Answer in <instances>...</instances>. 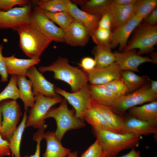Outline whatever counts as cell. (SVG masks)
Here are the masks:
<instances>
[{
  "instance_id": "obj_1",
  "label": "cell",
  "mask_w": 157,
  "mask_h": 157,
  "mask_svg": "<svg viewBox=\"0 0 157 157\" xmlns=\"http://www.w3.org/2000/svg\"><path fill=\"white\" fill-rule=\"evenodd\" d=\"M38 70L41 73L53 72L54 78L68 84L73 92L80 90L88 82L87 72L71 65L68 59L64 57H58L50 65L40 66Z\"/></svg>"
},
{
  "instance_id": "obj_2",
  "label": "cell",
  "mask_w": 157,
  "mask_h": 157,
  "mask_svg": "<svg viewBox=\"0 0 157 157\" xmlns=\"http://www.w3.org/2000/svg\"><path fill=\"white\" fill-rule=\"evenodd\" d=\"M94 134L104 150L106 157H115L121 151L137 146L140 136L92 129Z\"/></svg>"
},
{
  "instance_id": "obj_3",
  "label": "cell",
  "mask_w": 157,
  "mask_h": 157,
  "mask_svg": "<svg viewBox=\"0 0 157 157\" xmlns=\"http://www.w3.org/2000/svg\"><path fill=\"white\" fill-rule=\"evenodd\" d=\"M16 31L19 36L20 48L30 58H40L52 42L30 22L21 25Z\"/></svg>"
},
{
  "instance_id": "obj_4",
  "label": "cell",
  "mask_w": 157,
  "mask_h": 157,
  "mask_svg": "<svg viewBox=\"0 0 157 157\" xmlns=\"http://www.w3.org/2000/svg\"><path fill=\"white\" fill-rule=\"evenodd\" d=\"M53 118L55 120L57 128L55 135L60 142L67 131L82 128L85 126L83 120L78 118L75 111L69 109L67 101L63 99L58 107H51L47 112L45 119Z\"/></svg>"
},
{
  "instance_id": "obj_5",
  "label": "cell",
  "mask_w": 157,
  "mask_h": 157,
  "mask_svg": "<svg viewBox=\"0 0 157 157\" xmlns=\"http://www.w3.org/2000/svg\"><path fill=\"white\" fill-rule=\"evenodd\" d=\"M141 23L135 28L123 51L138 49L137 53L141 55L151 53L155 49L154 46L157 43V25L152 26L145 23Z\"/></svg>"
},
{
  "instance_id": "obj_6",
  "label": "cell",
  "mask_w": 157,
  "mask_h": 157,
  "mask_svg": "<svg viewBox=\"0 0 157 157\" xmlns=\"http://www.w3.org/2000/svg\"><path fill=\"white\" fill-rule=\"evenodd\" d=\"M35 97V102L29 111L26 128L32 127L38 129H45L47 126L45 119L47 112L52 106L61 103L63 99L60 96L50 97L38 95Z\"/></svg>"
},
{
  "instance_id": "obj_7",
  "label": "cell",
  "mask_w": 157,
  "mask_h": 157,
  "mask_svg": "<svg viewBox=\"0 0 157 157\" xmlns=\"http://www.w3.org/2000/svg\"><path fill=\"white\" fill-rule=\"evenodd\" d=\"M157 98V94L151 91L149 85L146 84L131 94L119 97L110 107L115 113L123 117L126 111L130 108L147 102L155 101Z\"/></svg>"
},
{
  "instance_id": "obj_8",
  "label": "cell",
  "mask_w": 157,
  "mask_h": 157,
  "mask_svg": "<svg viewBox=\"0 0 157 157\" xmlns=\"http://www.w3.org/2000/svg\"><path fill=\"white\" fill-rule=\"evenodd\" d=\"M0 110L3 117L2 137L8 141L22 115L20 107L17 100L6 99L0 102Z\"/></svg>"
},
{
  "instance_id": "obj_9",
  "label": "cell",
  "mask_w": 157,
  "mask_h": 157,
  "mask_svg": "<svg viewBox=\"0 0 157 157\" xmlns=\"http://www.w3.org/2000/svg\"><path fill=\"white\" fill-rule=\"evenodd\" d=\"M30 23L52 41L64 42L65 31L56 26L37 6L32 8Z\"/></svg>"
},
{
  "instance_id": "obj_10",
  "label": "cell",
  "mask_w": 157,
  "mask_h": 157,
  "mask_svg": "<svg viewBox=\"0 0 157 157\" xmlns=\"http://www.w3.org/2000/svg\"><path fill=\"white\" fill-rule=\"evenodd\" d=\"M55 90L57 94L64 97L73 107L76 117L83 120L85 113L91 107L92 98L88 84L74 92H69L58 87H55Z\"/></svg>"
},
{
  "instance_id": "obj_11",
  "label": "cell",
  "mask_w": 157,
  "mask_h": 157,
  "mask_svg": "<svg viewBox=\"0 0 157 157\" xmlns=\"http://www.w3.org/2000/svg\"><path fill=\"white\" fill-rule=\"evenodd\" d=\"M32 8L29 3L6 11L0 10V30L10 29L16 31L21 25L30 22Z\"/></svg>"
},
{
  "instance_id": "obj_12",
  "label": "cell",
  "mask_w": 157,
  "mask_h": 157,
  "mask_svg": "<svg viewBox=\"0 0 157 157\" xmlns=\"http://www.w3.org/2000/svg\"><path fill=\"white\" fill-rule=\"evenodd\" d=\"M26 76L28 77L32 85V91L34 96L42 95L50 97H58L55 90V85L47 80L35 66H33L27 70Z\"/></svg>"
},
{
  "instance_id": "obj_13",
  "label": "cell",
  "mask_w": 157,
  "mask_h": 157,
  "mask_svg": "<svg viewBox=\"0 0 157 157\" xmlns=\"http://www.w3.org/2000/svg\"><path fill=\"white\" fill-rule=\"evenodd\" d=\"M143 20L135 15L124 25L114 29L112 31L110 41L112 49L115 48L119 45V51H123L131 34Z\"/></svg>"
},
{
  "instance_id": "obj_14",
  "label": "cell",
  "mask_w": 157,
  "mask_h": 157,
  "mask_svg": "<svg viewBox=\"0 0 157 157\" xmlns=\"http://www.w3.org/2000/svg\"><path fill=\"white\" fill-rule=\"evenodd\" d=\"M115 62L122 71L139 72L138 67L141 64L146 62L154 63L148 56H142L139 55L135 49L122 52L113 53Z\"/></svg>"
},
{
  "instance_id": "obj_15",
  "label": "cell",
  "mask_w": 157,
  "mask_h": 157,
  "mask_svg": "<svg viewBox=\"0 0 157 157\" xmlns=\"http://www.w3.org/2000/svg\"><path fill=\"white\" fill-rule=\"evenodd\" d=\"M122 72L115 62L103 68L95 67L87 72L90 85H103L121 77Z\"/></svg>"
},
{
  "instance_id": "obj_16",
  "label": "cell",
  "mask_w": 157,
  "mask_h": 157,
  "mask_svg": "<svg viewBox=\"0 0 157 157\" xmlns=\"http://www.w3.org/2000/svg\"><path fill=\"white\" fill-rule=\"evenodd\" d=\"M157 125L149 122L141 120L129 114L123 117V122L121 133H132L142 135H157Z\"/></svg>"
},
{
  "instance_id": "obj_17",
  "label": "cell",
  "mask_w": 157,
  "mask_h": 157,
  "mask_svg": "<svg viewBox=\"0 0 157 157\" xmlns=\"http://www.w3.org/2000/svg\"><path fill=\"white\" fill-rule=\"evenodd\" d=\"M65 31L64 42L71 46H83L88 42L90 35L87 28L75 19Z\"/></svg>"
},
{
  "instance_id": "obj_18",
  "label": "cell",
  "mask_w": 157,
  "mask_h": 157,
  "mask_svg": "<svg viewBox=\"0 0 157 157\" xmlns=\"http://www.w3.org/2000/svg\"><path fill=\"white\" fill-rule=\"evenodd\" d=\"M107 13L110 15L114 29L121 26L128 22L135 15L133 4H117L111 0Z\"/></svg>"
},
{
  "instance_id": "obj_19",
  "label": "cell",
  "mask_w": 157,
  "mask_h": 157,
  "mask_svg": "<svg viewBox=\"0 0 157 157\" xmlns=\"http://www.w3.org/2000/svg\"><path fill=\"white\" fill-rule=\"evenodd\" d=\"M68 11L74 19L79 21L85 26L92 37L98 27L99 22L101 16L92 15L82 10L70 0Z\"/></svg>"
},
{
  "instance_id": "obj_20",
  "label": "cell",
  "mask_w": 157,
  "mask_h": 157,
  "mask_svg": "<svg viewBox=\"0 0 157 157\" xmlns=\"http://www.w3.org/2000/svg\"><path fill=\"white\" fill-rule=\"evenodd\" d=\"M14 54L3 57L8 73L11 75H26L29 68L37 65L41 61L40 58L21 59L16 58Z\"/></svg>"
},
{
  "instance_id": "obj_21",
  "label": "cell",
  "mask_w": 157,
  "mask_h": 157,
  "mask_svg": "<svg viewBox=\"0 0 157 157\" xmlns=\"http://www.w3.org/2000/svg\"><path fill=\"white\" fill-rule=\"evenodd\" d=\"M42 138L47 143L46 149L42 157H66L70 152V149L63 147L58 140L54 131L44 132Z\"/></svg>"
},
{
  "instance_id": "obj_22",
  "label": "cell",
  "mask_w": 157,
  "mask_h": 157,
  "mask_svg": "<svg viewBox=\"0 0 157 157\" xmlns=\"http://www.w3.org/2000/svg\"><path fill=\"white\" fill-rule=\"evenodd\" d=\"M129 115L136 119L149 122L157 126V101L141 106H135L128 110Z\"/></svg>"
},
{
  "instance_id": "obj_23",
  "label": "cell",
  "mask_w": 157,
  "mask_h": 157,
  "mask_svg": "<svg viewBox=\"0 0 157 157\" xmlns=\"http://www.w3.org/2000/svg\"><path fill=\"white\" fill-rule=\"evenodd\" d=\"M110 43L96 44L92 51L96 62V67L102 68L115 62Z\"/></svg>"
},
{
  "instance_id": "obj_24",
  "label": "cell",
  "mask_w": 157,
  "mask_h": 157,
  "mask_svg": "<svg viewBox=\"0 0 157 157\" xmlns=\"http://www.w3.org/2000/svg\"><path fill=\"white\" fill-rule=\"evenodd\" d=\"M92 99L101 104L111 107L119 97L103 85H89Z\"/></svg>"
},
{
  "instance_id": "obj_25",
  "label": "cell",
  "mask_w": 157,
  "mask_h": 157,
  "mask_svg": "<svg viewBox=\"0 0 157 157\" xmlns=\"http://www.w3.org/2000/svg\"><path fill=\"white\" fill-rule=\"evenodd\" d=\"M17 85L19 92V98L22 101L25 111L34 105L35 99L32 91V83L25 75L17 76Z\"/></svg>"
},
{
  "instance_id": "obj_26",
  "label": "cell",
  "mask_w": 157,
  "mask_h": 157,
  "mask_svg": "<svg viewBox=\"0 0 157 157\" xmlns=\"http://www.w3.org/2000/svg\"><path fill=\"white\" fill-rule=\"evenodd\" d=\"M72 2L81 6V10L89 14L101 16L107 13L110 0H73Z\"/></svg>"
},
{
  "instance_id": "obj_27",
  "label": "cell",
  "mask_w": 157,
  "mask_h": 157,
  "mask_svg": "<svg viewBox=\"0 0 157 157\" xmlns=\"http://www.w3.org/2000/svg\"><path fill=\"white\" fill-rule=\"evenodd\" d=\"M83 119L91 125L92 129L118 133L99 112L91 107L85 113Z\"/></svg>"
},
{
  "instance_id": "obj_28",
  "label": "cell",
  "mask_w": 157,
  "mask_h": 157,
  "mask_svg": "<svg viewBox=\"0 0 157 157\" xmlns=\"http://www.w3.org/2000/svg\"><path fill=\"white\" fill-rule=\"evenodd\" d=\"M91 106L99 112L118 133H121L123 124V117L115 113L110 107L97 103L92 99Z\"/></svg>"
},
{
  "instance_id": "obj_29",
  "label": "cell",
  "mask_w": 157,
  "mask_h": 157,
  "mask_svg": "<svg viewBox=\"0 0 157 157\" xmlns=\"http://www.w3.org/2000/svg\"><path fill=\"white\" fill-rule=\"evenodd\" d=\"M27 110L24 112L22 120L9 140V147L11 157H21L20 147L23 134L26 128Z\"/></svg>"
},
{
  "instance_id": "obj_30",
  "label": "cell",
  "mask_w": 157,
  "mask_h": 157,
  "mask_svg": "<svg viewBox=\"0 0 157 157\" xmlns=\"http://www.w3.org/2000/svg\"><path fill=\"white\" fill-rule=\"evenodd\" d=\"M121 77L131 92L136 91L145 84L149 78L147 76H140L130 71H122Z\"/></svg>"
},
{
  "instance_id": "obj_31",
  "label": "cell",
  "mask_w": 157,
  "mask_h": 157,
  "mask_svg": "<svg viewBox=\"0 0 157 157\" xmlns=\"http://www.w3.org/2000/svg\"><path fill=\"white\" fill-rule=\"evenodd\" d=\"M69 0H40L37 6L42 10L53 13L68 11Z\"/></svg>"
},
{
  "instance_id": "obj_32",
  "label": "cell",
  "mask_w": 157,
  "mask_h": 157,
  "mask_svg": "<svg viewBox=\"0 0 157 157\" xmlns=\"http://www.w3.org/2000/svg\"><path fill=\"white\" fill-rule=\"evenodd\" d=\"M157 0H136L133 4L135 15L145 19L156 7Z\"/></svg>"
},
{
  "instance_id": "obj_33",
  "label": "cell",
  "mask_w": 157,
  "mask_h": 157,
  "mask_svg": "<svg viewBox=\"0 0 157 157\" xmlns=\"http://www.w3.org/2000/svg\"><path fill=\"white\" fill-rule=\"evenodd\" d=\"M43 11L49 19L64 30H65L74 20L69 11L53 13Z\"/></svg>"
},
{
  "instance_id": "obj_34",
  "label": "cell",
  "mask_w": 157,
  "mask_h": 157,
  "mask_svg": "<svg viewBox=\"0 0 157 157\" xmlns=\"http://www.w3.org/2000/svg\"><path fill=\"white\" fill-rule=\"evenodd\" d=\"M17 76L11 75L7 86L0 93V102L6 99H15L19 98V92L17 83Z\"/></svg>"
},
{
  "instance_id": "obj_35",
  "label": "cell",
  "mask_w": 157,
  "mask_h": 157,
  "mask_svg": "<svg viewBox=\"0 0 157 157\" xmlns=\"http://www.w3.org/2000/svg\"><path fill=\"white\" fill-rule=\"evenodd\" d=\"M103 85L108 90L119 97L126 95L129 92L121 77Z\"/></svg>"
},
{
  "instance_id": "obj_36",
  "label": "cell",
  "mask_w": 157,
  "mask_h": 157,
  "mask_svg": "<svg viewBox=\"0 0 157 157\" xmlns=\"http://www.w3.org/2000/svg\"><path fill=\"white\" fill-rule=\"evenodd\" d=\"M111 35V30L98 28L91 38L96 44L110 43Z\"/></svg>"
},
{
  "instance_id": "obj_37",
  "label": "cell",
  "mask_w": 157,
  "mask_h": 157,
  "mask_svg": "<svg viewBox=\"0 0 157 157\" xmlns=\"http://www.w3.org/2000/svg\"><path fill=\"white\" fill-rule=\"evenodd\" d=\"M80 157H106V155L103 147L98 140L96 139Z\"/></svg>"
},
{
  "instance_id": "obj_38",
  "label": "cell",
  "mask_w": 157,
  "mask_h": 157,
  "mask_svg": "<svg viewBox=\"0 0 157 157\" xmlns=\"http://www.w3.org/2000/svg\"><path fill=\"white\" fill-rule=\"evenodd\" d=\"M29 1L28 0H0V10H8L16 5L23 6L28 4Z\"/></svg>"
},
{
  "instance_id": "obj_39",
  "label": "cell",
  "mask_w": 157,
  "mask_h": 157,
  "mask_svg": "<svg viewBox=\"0 0 157 157\" xmlns=\"http://www.w3.org/2000/svg\"><path fill=\"white\" fill-rule=\"evenodd\" d=\"M45 129H38L34 135L33 139L37 142L35 152L34 154L28 156L26 155L24 157H40V143L42 139V136Z\"/></svg>"
},
{
  "instance_id": "obj_40",
  "label": "cell",
  "mask_w": 157,
  "mask_h": 157,
  "mask_svg": "<svg viewBox=\"0 0 157 157\" xmlns=\"http://www.w3.org/2000/svg\"><path fill=\"white\" fill-rule=\"evenodd\" d=\"M3 48V45L0 44V75L1 76V81L6 82L8 81V74L7 72L4 60V57L2 54V51Z\"/></svg>"
},
{
  "instance_id": "obj_41",
  "label": "cell",
  "mask_w": 157,
  "mask_h": 157,
  "mask_svg": "<svg viewBox=\"0 0 157 157\" xmlns=\"http://www.w3.org/2000/svg\"><path fill=\"white\" fill-rule=\"evenodd\" d=\"M82 69L85 72H87L95 67L96 62L94 59L89 57L83 58L79 64Z\"/></svg>"
},
{
  "instance_id": "obj_42",
  "label": "cell",
  "mask_w": 157,
  "mask_h": 157,
  "mask_svg": "<svg viewBox=\"0 0 157 157\" xmlns=\"http://www.w3.org/2000/svg\"><path fill=\"white\" fill-rule=\"evenodd\" d=\"M111 30L112 28V22L110 14L106 13L101 16L98 23V27Z\"/></svg>"
},
{
  "instance_id": "obj_43",
  "label": "cell",
  "mask_w": 157,
  "mask_h": 157,
  "mask_svg": "<svg viewBox=\"0 0 157 157\" xmlns=\"http://www.w3.org/2000/svg\"><path fill=\"white\" fill-rule=\"evenodd\" d=\"M10 154L9 141L0 135V157L9 156Z\"/></svg>"
},
{
  "instance_id": "obj_44",
  "label": "cell",
  "mask_w": 157,
  "mask_h": 157,
  "mask_svg": "<svg viewBox=\"0 0 157 157\" xmlns=\"http://www.w3.org/2000/svg\"><path fill=\"white\" fill-rule=\"evenodd\" d=\"M145 19V23L152 26L156 25L157 8L154 9Z\"/></svg>"
},
{
  "instance_id": "obj_45",
  "label": "cell",
  "mask_w": 157,
  "mask_h": 157,
  "mask_svg": "<svg viewBox=\"0 0 157 157\" xmlns=\"http://www.w3.org/2000/svg\"><path fill=\"white\" fill-rule=\"evenodd\" d=\"M115 157H142L140 152L135 149L134 148L131 149V151L127 154L120 156Z\"/></svg>"
},
{
  "instance_id": "obj_46",
  "label": "cell",
  "mask_w": 157,
  "mask_h": 157,
  "mask_svg": "<svg viewBox=\"0 0 157 157\" xmlns=\"http://www.w3.org/2000/svg\"><path fill=\"white\" fill-rule=\"evenodd\" d=\"M112 2L121 5H127L133 4L136 0H113Z\"/></svg>"
},
{
  "instance_id": "obj_47",
  "label": "cell",
  "mask_w": 157,
  "mask_h": 157,
  "mask_svg": "<svg viewBox=\"0 0 157 157\" xmlns=\"http://www.w3.org/2000/svg\"><path fill=\"white\" fill-rule=\"evenodd\" d=\"M151 82L150 89L155 94H157V81L149 79Z\"/></svg>"
},
{
  "instance_id": "obj_48",
  "label": "cell",
  "mask_w": 157,
  "mask_h": 157,
  "mask_svg": "<svg viewBox=\"0 0 157 157\" xmlns=\"http://www.w3.org/2000/svg\"><path fill=\"white\" fill-rule=\"evenodd\" d=\"M157 56L156 52H152L151 53V54L150 55L151 57V59L154 63V64L157 63Z\"/></svg>"
},
{
  "instance_id": "obj_49",
  "label": "cell",
  "mask_w": 157,
  "mask_h": 157,
  "mask_svg": "<svg viewBox=\"0 0 157 157\" xmlns=\"http://www.w3.org/2000/svg\"><path fill=\"white\" fill-rule=\"evenodd\" d=\"M66 157H78V152L77 151L73 152H70Z\"/></svg>"
},
{
  "instance_id": "obj_50",
  "label": "cell",
  "mask_w": 157,
  "mask_h": 157,
  "mask_svg": "<svg viewBox=\"0 0 157 157\" xmlns=\"http://www.w3.org/2000/svg\"><path fill=\"white\" fill-rule=\"evenodd\" d=\"M1 111L0 110V135H1L2 136V132L1 129Z\"/></svg>"
}]
</instances>
